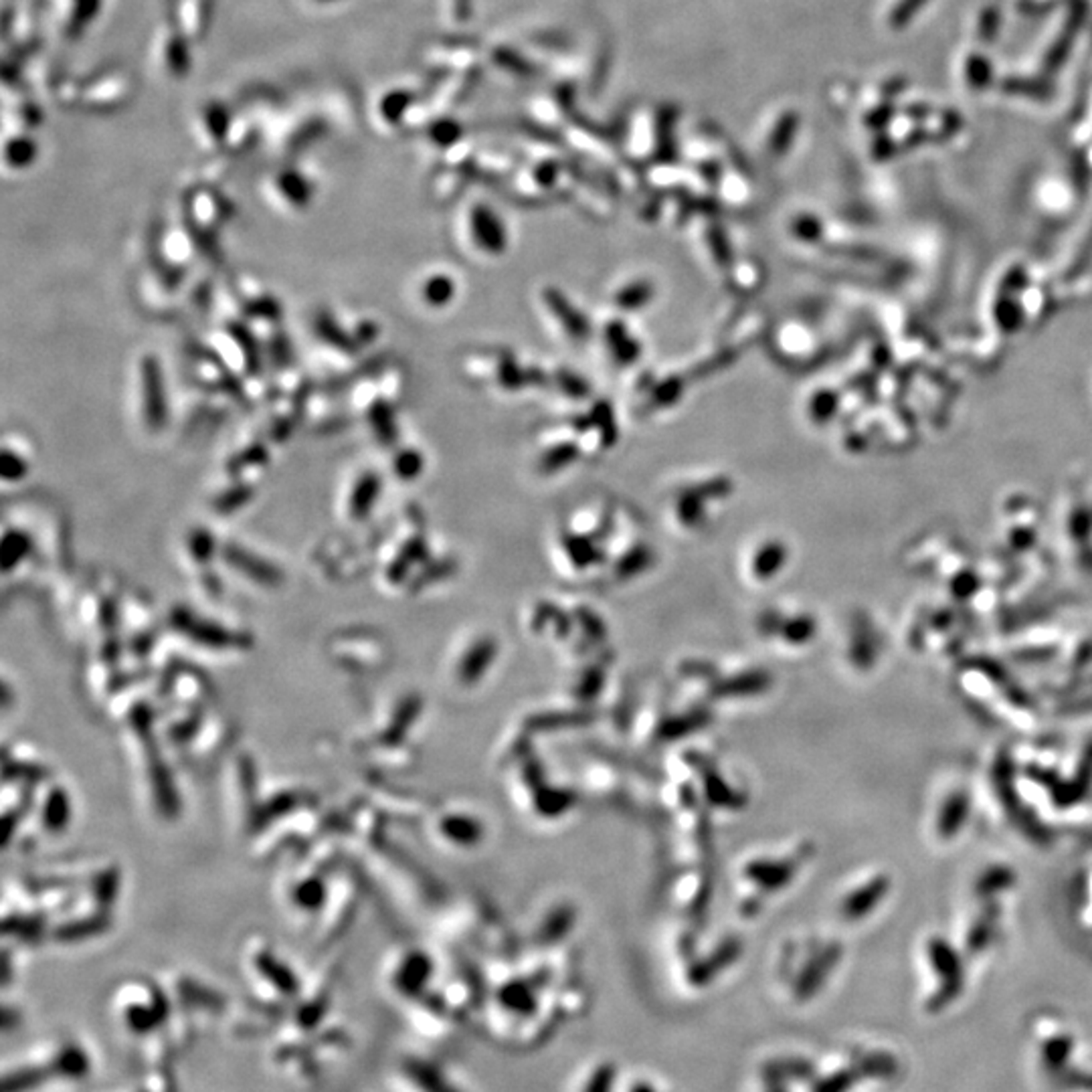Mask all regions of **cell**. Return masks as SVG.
<instances>
[{
	"instance_id": "cell-1",
	"label": "cell",
	"mask_w": 1092,
	"mask_h": 1092,
	"mask_svg": "<svg viewBox=\"0 0 1092 1092\" xmlns=\"http://www.w3.org/2000/svg\"><path fill=\"white\" fill-rule=\"evenodd\" d=\"M115 1009L125 1030L136 1037L155 1036L170 1017L165 994L148 983H130L115 997Z\"/></svg>"
},
{
	"instance_id": "cell-2",
	"label": "cell",
	"mask_w": 1092,
	"mask_h": 1092,
	"mask_svg": "<svg viewBox=\"0 0 1092 1092\" xmlns=\"http://www.w3.org/2000/svg\"><path fill=\"white\" fill-rule=\"evenodd\" d=\"M251 965H254V971L257 979L267 986L265 989H269V994L276 996V999L279 1004H284L287 999H296L300 996V983L294 977L292 969H287L286 965L269 953L267 949H259L254 953V959H251Z\"/></svg>"
},
{
	"instance_id": "cell-3",
	"label": "cell",
	"mask_w": 1092,
	"mask_h": 1092,
	"mask_svg": "<svg viewBox=\"0 0 1092 1092\" xmlns=\"http://www.w3.org/2000/svg\"><path fill=\"white\" fill-rule=\"evenodd\" d=\"M142 393L144 413L150 427H162L166 423V393L165 378L155 358H144L142 363Z\"/></svg>"
},
{
	"instance_id": "cell-4",
	"label": "cell",
	"mask_w": 1092,
	"mask_h": 1092,
	"mask_svg": "<svg viewBox=\"0 0 1092 1092\" xmlns=\"http://www.w3.org/2000/svg\"><path fill=\"white\" fill-rule=\"evenodd\" d=\"M41 1064L45 1067V1070L49 1072L51 1078H63V1080L85 1078L89 1074V1068H92L85 1050L79 1048V1046H75V1044H63V1046H59V1048L51 1050V1054Z\"/></svg>"
},
{
	"instance_id": "cell-5",
	"label": "cell",
	"mask_w": 1092,
	"mask_h": 1092,
	"mask_svg": "<svg viewBox=\"0 0 1092 1092\" xmlns=\"http://www.w3.org/2000/svg\"><path fill=\"white\" fill-rule=\"evenodd\" d=\"M378 490H381V480L375 474H366L358 480L355 492L350 496V514L355 520H363L371 508L375 506Z\"/></svg>"
},
{
	"instance_id": "cell-6",
	"label": "cell",
	"mask_w": 1092,
	"mask_h": 1092,
	"mask_svg": "<svg viewBox=\"0 0 1092 1092\" xmlns=\"http://www.w3.org/2000/svg\"><path fill=\"white\" fill-rule=\"evenodd\" d=\"M426 977H427V969H426V965H423V961L411 959V961H403L399 965V969H396L395 977H393V983H395V989L401 991L403 996H413L415 991L421 989Z\"/></svg>"
},
{
	"instance_id": "cell-7",
	"label": "cell",
	"mask_w": 1092,
	"mask_h": 1092,
	"mask_svg": "<svg viewBox=\"0 0 1092 1092\" xmlns=\"http://www.w3.org/2000/svg\"><path fill=\"white\" fill-rule=\"evenodd\" d=\"M233 550H235V553H229V558H231V561L235 565H241L237 568H241L243 573H247L251 576H257L259 575L261 579H267V581H274L276 579L274 571H272V568H269V565H259L261 561H257V558L249 556L245 553H241V550H237V548H233Z\"/></svg>"
},
{
	"instance_id": "cell-8",
	"label": "cell",
	"mask_w": 1092,
	"mask_h": 1092,
	"mask_svg": "<svg viewBox=\"0 0 1092 1092\" xmlns=\"http://www.w3.org/2000/svg\"><path fill=\"white\" fill-rule=\"evenodd\" d=\"M426 296L431 304H444L447 297H451V286L446 277H436L427 284Z\"/></svg>"
}]
</instances>
